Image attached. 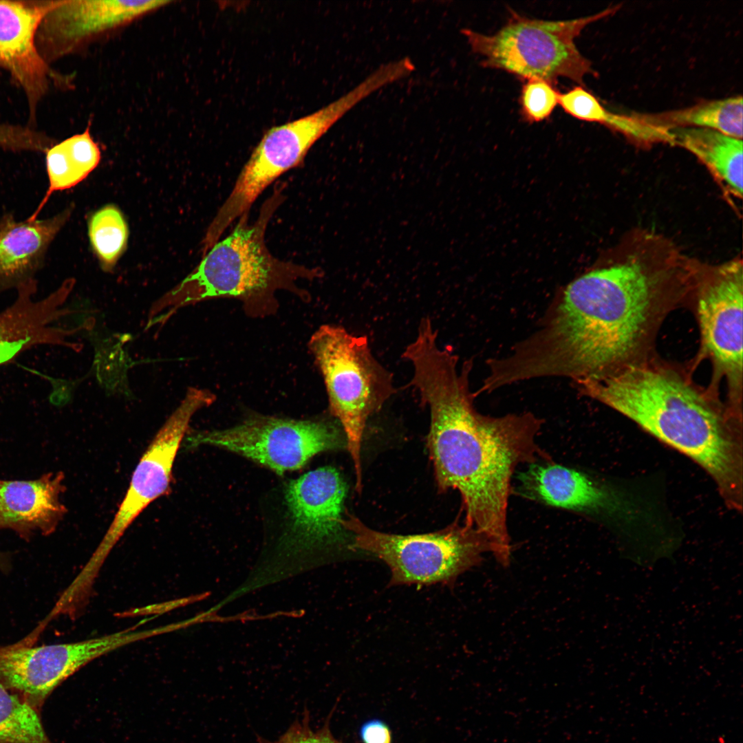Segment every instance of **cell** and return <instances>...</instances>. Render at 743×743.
Masks as SVG:
<instances>
[{
    "label": "cell",
    "mask_w": 743,
    "mask_h": 743,
    "mask_svg": "<svg viewBox=\"0 0 743 743\" xmlns=\"http://www.w3.org/2000/svg\"><path fill=\"white\" fill-rule=\"evenodd\" d=\"M517 477V489L524 497L548 506L627 519L636 511L622 492L550 460L528 464Z\"/></svg>",
    "instance_id": "e0dca14e"
},
{
    "label": "cell",
    "mask_w": 743,
    "mask_h": 743,
    "mask_svg": "<svg viewBox=\"0 0 743 743\" xmlns=\"http://www.w3.org/2000/svg\"><path fill=\"white\" fill-rule=\"evenodd\" d=\"M215 400L210 391L189 387L179 406L167 418L144 451L109 527L77 575L83 585H94L109 554L138 515L169 489L175 456L195 413Z\"/></svg>",
    "instance_id": "9c48e42d"
},
{
    "label": "cell",
    "mask_w": 743,
    "mask_h": 743,
    "mask_svg": "<svg viewBox=\"0 0 743 743\" xmlns=\"http://www.w3.org/2000/svg\"><path fill=\"white\" fill-rule=\"evenodd\" d=\"M402 358L413 369L408 386L430 411L427 446L438 490L459 492L464 523L479 530L496 560L508 566L512 476L519 464L550 460L537 442L543 420L529 412L499 417L478 412L469 383L472 360L459 366L458 356L440 347L431 329L420 331Z\"/></svg>",
    "instance_id": "7a4b0ae2"
},
{
    "label": "cell",
    "mask_w": 743,
    "mask_h": 743,
    "mask_svg": "<svg viewBox=\"0 0 743 743\" xmlns=\"http://www.w3.org/2000/svg\"><path fill=\"white\" fill-rule=\"evenodd\" d=\"M88 234L100 267L111 272L127 245L129 230L122 213L113 204L105 206L89 219Z\"/></svg>",
    "instance_id": "d4e9b609"
},
{
    "label": "cell",
    "mask_w": 743,
    "mask_h": 743,
    "mask_svg": "<svg viewBox=\"0 0 743 743\" xmlns=\"http://www.w3.org/2000/svg\"><path fill=\"white\" fill-rule=\"evenodd\" d=\"M309 348L323 376L332 413L338 420L362 489L361 443L369 417L396 393L393 376L373 356L367 336L323 325Z\"/></svg>",
    "instance_id": "8992f818"
},
{
    "label": "cell",
    "mask_w": 743,
    "mask_h": 743,
    "mask_svg": "<svg viewBox=\"0 0 743 743\" xmlns=\"http://www.w3.org/2000/svg\"><path fill=\"white\" fill-rule=\"evenodd\" d=\"M604 259L570 283L544 325L501 358L506 383L576 382L637 365L667 303L690 291L691 258L654 231L630 232Z\"/></svg>",
    "instance_id": "6da1fadb"
},
{
    "label": "cell",
    "mask_w": 743,
    "mask_h": 743,
    "mask_svg": "<svg viewBox=\"0 0 743 743\" xmlns=\"http://www.w3.org/2000/svg\"><path fill=\"white\" fill-rule=\"evenodd\" d=\"M170 1L59 0L43 18L36 45L50 65L161 8Z\"/></svg>",
    "instance_id": "4fadbf2b"
},
{
    "label": "cell",
    "mask_w": 743,
    "mask_h": 743,
    "mask_svg": "<svg viewBox=\"0 0 743 743\" xmlns=\"http://www.w3.org/2000/svg\"><path fill=\"white\" fill-rule=\"evenodd\" d=\"M39 713L0 682V743H53Z\"/></svg>",
    "instance_id": "cb8c5ba5"
},
{
    "label": "cell",
    "mask_w": 743,
    "mask_h": 743,
    "mask_svg": "<svg viewBox=\"0 0 743 743\" xmlns=\"http://www.w3.org/2000/svg\"><path fill=\"white\" fill-rule=\"evenodd\" d=\"M69 278L50 294L34 297L37 282L33 279L19 286L14 301L0 312V365L12 362L23 352L40 345H58L75 351L80 343L68 338L84 328H65L57 323L73 312L64 307L75 284Z\"/></svg>",
    "instance_id": "2e32d148"
},
{
    "label": "cell",
    "mask_w": 743,
    "mask_h": 743,
    "mask_svg": "<svg viewBox=\"0 0 743 743\" xmlns=\"http://www.w3.org/2000/svg\"><path fill=\"white\" fill-rule=\"evenodd\" d=\"M347 515L342 526L352 535V548L386 563L391 572L389 586L451 585L491 551L486 537L458 519L435 532L403 535L373 530L353 515Z\"/></svg>",
    "instance_id": "ba28073f"
},
{
    "label": "cell",
    "mask_w": 743,
    "mask_h": 743,
    "mask_svg": "<svg viewBox=\"0 0 743 743\" xmlns=\"http://www.w3.org/2000/svg\"><path fill=\"white\" fill-rule=\"evenodd\" d=\"M73 208L45 219L16 221L12 215L0 219V292L33 279L47 250L69 220Z\"/></svg>",
    "instance_id": "d6986e66"
},
{
    "label": "cell",
    "mask_w": 743,
    "mask_h": 743,
    "mask_svg": "<svg viewBox=\"0 0 743 743\" xmlns=\"http://www.w3.org/2000/svg\"><path fill=\"white\" fill-rule=\"evenodd\" d=\"M742 97L706 100L674 111L636 116L656 127L671 130L680 127L706 128L742 139Z\"/></svg>",
    "instance_id": "7402d4cb"
},
{
    "label": "cell",
    "mask_w": 743,
    "mask_h": 743,
    "mask_svg": "<svg viewBox=\"0 0 743 743\" xmlns=\"http://www.w3.org/2000/svg\"><path fill=\"white\" fill-rule=\"evenodd\" d=\"M57 1H0V67L23 91L30 127L52 85H67V78L52 69L39 54L36 34L45 15Z\"/></svg>",
    "instance_id": "5bb4252c"
},
{
    "label": "cell",
    "mask_w": 743,
    "mask_h": 743,
    "mask_svg": "<svg viewBox=\"0 0 743 743\" xmlns=\"http://www.w3.org/2000/svg\"><path fill=\"white\" fill-rule=\"evenodd\" d=\"M61 472L30 481L0 480V529L28 539L36 532H54L67 513L60 499L65 488Z\"/></svg>",
    "instance_id": "ac0fdd59"
},
{
    "label": "cell",
    "mask_w": 743,
    "mask_h": 743,
    "mask_svg": "<svg viewBox=\"0 0 743 743\" xmlns=\"http://www.w3.org/2000/svg\"><path fill=\"white\" fill-rule=\"evenodd\" d=\"M742 266L740 259L717 264L695 259L691 286L704 352L716 376L725 378L737 412L742 390Z\"/></svg>",
    "instance_id": "30bf717a"
},
{
    "label": "cell",
    "mask_w": 743,
    "mask_h": 743,
    "mask_svg": "<svg viewBox=\"0 0 743 743\" xmlns=\"http://www.w3.org/2000/svg\"><path fill=\"white\" fill-rule=\"evenodd\" d=\"M346 485L325 466L291 481L286 488L288 524L281 545L290 554L308 552L334 541L342 526Z\"/></svg>",
    "instance_id": "9a60e30c"
},
{
    "label": "cell",
    "mask_w": 743,
    "mask_h": 743,
    "mask_svg": "<svg viewBox=\"0 0 743 743\" xmlns=\"http://www.w3.org/2000/svg\"><path fill=\"white\" fill-rule=\"evenodd\" d=\"M122 645L114 632L81 641L33 647L0 646V682L40 711L52 692L94 659Z\"/></svg>",
    "instance_id": "7c38bea8"
},
{
    "label": "cell",
    "mask_w": 743,
    "mask_h": 743,
    "mask_svg": "<svg viewBox=\"0 0 743 743\" xmlns=\"http://www.w3.org/2000/svg\"><path fill=\"white\" fill-rule=\"evenodd\" d=\"M10 568V560L4 553L0 552V570L6 571Z\"/></svg>",
    "instance_id": "f1b7e54d"
},
{
    "label": "cell",
    "mask_w": 743,
    "mask_h": 743,
    "mask_svg": "<svg viewBox=\"0 0 743 743\" xmlns=\"http://www.w3.org/2000/svg\"><path fill=\"white\" fill-rule=\"evenodd\" d=\"M610 7L585 17L563 21L530 19L515 12L493 34L462 29L472 50L482 58L484 67L499 69L528 80L539 78L551 83L560 78L580 85L594 74L591 63L579 51L575 39L588 24L615 12Z\"/></svg>",
    "instance_id": "52a82bcc"
},
{
    "label": "cell",
    "mask_w": 743,
    "mask_h": 743,
    "mask_svg": "<svg viewBox=\"0 0 743 743\" xmlns=\"http://www.w3.org/2000/svg\"><path fill=\"white\" fill-rule=\"evenodd\" d=\"M90 126L89 122L83 132L54 143L45 152L48 186L42 200L28 219H38L54 193L76 186L100 163V149L91 135Z\"/></svg>",
    "instance_id": "44dd1931"
},
{
    "label": "cell",
    "mask_w": 743,
    "mask_h": 743,
    "mask_svg": "<svg viewBox=\"0 0 743 743\" xmlns=\"http://www.w3.org/2000/svg\"><path fill=\"white\" fill-rule=\"evenodd\" d=\"M360 735L363 743H391L389 728L378 720L365 723L360 729Z\"/></svg>",
    "instance_id": "83f0119b"
},
{
    "label": "cell",
    "mask_w": 743,
    "mask_h": 743,
    "mask_svg": "<svg viewBox=\"0 0 743 743\" xmlns=\"http://www.w3.org/2000/svg\"><path fill=\"white\" fill-rule=\"evenodd\" d=\"M345 438L325 421L257 417L229 429L200 432L189 442L236 453L282 475L301 469L321 452L343 447Z\"/></svg>",
    "instance_id": "8fae6325"
},
{
    "label": "cell",
    "mask_w": 743,
    "mask_h": 743,
    "mask_svg": "<svg viewBox=\"0 0 743 743\" xmlns=\"http://www.w3.org/2000/svg\"><path fill=\"white\" fill-rule=\"evenodd\" d=\"M526 80L520 96L522 115L528 122H541L548 118L559 104V92L547 80Z\"/></svg>",
    "instance_id": "484cf974"
},
{
    "label": "cell",
    "mask_w": 743,
    "mask_h": 743,
    "mask_svg": "<svg viewBox=\"0 0 743 743\" xmlns=\"http://www.w3.org/2000/svg\"><path fill=\"white\" fill-rule=\"evenodd\" d=\"M575 383L585 396L625 416L697 463L713 480L726 505L742 510L737 424L677 374L637 364Z\"/></svg>",
    "instance_id": "3957f363"
},
{
    "label": "cell",
    "mask_w": 743,
    "mask_h": 743,
    "mask_svg": "<svg viewBox=\"0 0 743 743\" xmlns=\"http://www.w3.org/2000/svg\"><path fill=\"white\" fill-rule=\"evenodd\" d=\"M670 131L675 145L693 153L733 195L742 197V139L706 128L680 127Z\"/></svg>",
    "instance_id": "ffe728a7"
},
{
    "label": "cell",
    "mask_w": 743,
    "mask_h": 743,
    "mask_svg": "<svg viewBox=\"0 0 743 743\" xmlns=\"http://www.w3.org/2000/svg\"><path fill=\"white\" fill-rule=\"evenodd\" d=\"M283 186L274 190L251 223L249 213L241 215L233 230L204 255L196 268L180 283L155 301L144 330L161 328L185 306L218 297H247L288 286L299 277L317 271L274 257L265 235L274 213L285 200Z\"/></svg>",
    "instance_id": "277c9868"
},
{
    "label": "cell",
    "mask_w": 743,
    "mask_h": 743,
    "mask_svg": "<svg viewBox=\"0 0 743 743\" xmlns=\"http://www.w3.org/2000/svg\"><path fill=\"white\" fill-rule=\"evenodd\" d=\"M333 711L323 725L314 731L310 726V711L305 708L303 718L294 720L276 740H268L257 735V743H343L334 737L330 730V722Z\"/></svg>",
    "instance_id": "4316f807"
},
{
    "label": "cell",
    "mask_w": 743,
    "mask_h": 743,
    "mask_svg": "<svg viewBox=\"0 0 743 743\" xmlns=\"http://www.w3.org/2000/svg\"><path fill=\"white\" fill-rule=\"evenodd\" d=\"M378 72L329 105L307 116L269 129L243 166L229 195L209 224L202 246L208 249L251 206L266 189L301 164L310 148L361 100L384 87Z\"/></svg>",
    "instance_id": "5b68a950"
},
{
    "label": "cell",
    "mask_w": 743,
    "mask_h": 743,
    "mask_svg": "<svg viewBox=\"0 0 743 743\" xmlns=\"http://www.w3.org/2000/svg\"><path fill=\"white\" fill-rule=\"evenodd\" d=\"M576 118L602 124L620 132L634 144L649 147L657 143L675 145L670 130L649 125L635 114L631 116L618 114L606 109L591 93L581 96L574 107Z\"/></svg>",
    "instance_id": "603a6c76"
}]
</instances>
